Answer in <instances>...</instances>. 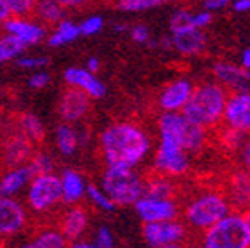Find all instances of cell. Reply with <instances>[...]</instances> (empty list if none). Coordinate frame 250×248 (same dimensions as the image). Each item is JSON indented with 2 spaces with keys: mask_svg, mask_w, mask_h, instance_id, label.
I'll return each mask as SVG.
<instances>
[{
  "mask_svg": "<svg viewBox=\"0 0 250 248\" xmlns=\"http://www.w3.org/2000/svg\"><path fill=\"white\" fill-rule=\"evenodd\" d=\"M168 2H181V0H155L156 7H158V5H165V4H168Z\"/></svg>",
  "mask_w": 250,
  "mask_h": 248,
  "instance_id": "obj_52",
  "label": "cell"
},
{
  "mask_svg": "<svg viewBox=\"0 0 250 248\" xmlns=\"http://www.w3.org/2000/svg\"><path fill=\"white\" fill-rule=\"evenodd\" d=\"M59 183H61V202L64 207L80 205L85 200L87 181L85 175L77 168H62L59 174Z\"/></svg>",
  "mask_w": 250,
  "mask_h": 248,
  "instance_id": "obj_21",
  "label": "cell"
},
{
  "mask_svg": "<svg viewBox=\"0 0 250 248\" xmlns=\"http://www.w3.org/2000/svg\"><path fill=\"white\" fill-rule=\"evenodd\" d=\"M129 28H130L129 24H125V23H117V24H115V30H117L118 33H124V31H127Z\"/></svg>",
  "mask_w": 250,
  "mask_h": 248,
  "instance_id": "obj_50",
  "label": "cell"
},
{
  "mask_svg": "<svg viewBox=\"0 0 250 248\" xmlns=\"http://www.w3.org/2000/svg\"><path fill=\"white\" fill-rule=\"evenodd\" d=\"M143 238L151 248H160L172 243H184L188 236V227L179 219L143 224Z\"/></svg>",
  "mask_w": 250,
  "mask_h": 248,
  "instance_id": "obj_12",
  "label": "cell"
},
{
  "mask_svg": "<svg viewBox=\"0 0 250 248\" xmlns=\"http://www.w3.org/2000/svg\"><path fill=\"white\" fill-rule=\"evenodd\" d=\"M99 186L117 207H129L145 193V177L136 168L106 167Z\"/></svg>",
  "mask_w": 250,
  "mask_h": 248,
  "instance_id": "obj_5",
  "label": "cell"
},
{
  "mask_svg": "<svg viewBox=\"0 0 250 248\" xmlns=\"http://www.w3.org/2000/svg\"><path fill=\"white\" fill-rule=\"evenodd\" d=\"M243 137L245 136H242L238 132L229 130L226 127H219V141H221V144L226 147L228 151H236L238 146L242 144Z\"/></svg>",
  "mask_w": 250,
  "mask_h": 248,
  "instance_id": "obj_35",
  "label": "cell"
},
{
  "mask_svg": "<svg viewBox=\"0 0 250 248\" xmlns=\"http://www.w3.org/2000/svg\"><path fill=\"white\" fill-rule=\"evenodd\" d=\"M94 247L96 248H117V240H115L113 231L108 226H99L94 234Z\"/></svg>",
  "mask_w": 250,
  "mask_h": 248,
  "instance_id": "obj_34",
  "label": "cell"
},
{
  "mask_svg": "<svg viewBox=\"0 0 250 248\" xmlns=\"http://www.w3.org/2000/svg\"><path fill=\"white\" fill-rule=\"evenodd\" d=\"M160 248H186L184 243H172V245H165V247H160Z\"/></svg>",
  "mask_w": 250,
  "mask_h": 248,
  "instance_id": "obj_51",
  "label": "cell"
},
{
  "mask_svg": "<svg viewBox=\"0 0 250 248\" xmlns=\"http://www.w3.org/2000/svg\"><path fill=\"white\" fill-rule=\"evenodd\" d=\"M66 248H96V247H94V243H90V241L75 240V241H70Z\"/></svg>",
  "mask_w": 250,
  "mask_h": 248,
  "instance_id": "obj_48",
  "label": "cell"
},
{
  "mask_svg": "<svg viewBox=\"0 0 250 248\" xmlns=\"http://www.w3.org/2000/svg\"><path fill=\"white\" fill-rule=\"evenodd\" d=\"M132 207L143 224L172 221V219L179 217V203L176 198L151 196V194L143 193Z\"/></svg>",
  "mask_w": 250,
  "mask_h": 248,
  "instance_id": "obj_10",
  "label": "cell"
},
{
  "mask_svg": "<svg viewBox=\"0 0 250 248\" xmlns=\"http://www.w3.org/2000/svg\"><path fill=\"white\" fill-rule=\"evenodd\" d=\"M33 16L39 20L42 26L54 28L56 24H59L64 20L66 9L61 7L56 0H39L35 5V11H33Z\"/></svg>",
  "mask_w": 250,
  "mask_h": 248,
  "instance_id": "obj_27",
  "label": "cell"
},
{
  "mask_svg": "<svg viewBox=\"0 0 250 248\" xmlns=\"http://www.w3.org/2000/svg\"><path fill=\"white\" fill-rule=\"evenodd\" d=\"M30 224V213L18 198L0 196V240L21 234Z\"/></svg>",
  "mask_w": 250,
  "mask_h": 248,
  "instance_id": "obj_11",
  "label": "cell"
},
{
  "mask_svg": "<svg viewBox=\"0 0 250 248\" xmlns=\"http://www.w3.org/2000/svg\"><path fill=\"white\" fill-rule=\"evenodd\" d=\"M85 70H89L90 73H98V71L101 70V61H99L98 58H89L87 59Z\"/></svg>",
  "mask_w": 250,
  "mask_h": 248,
  "instance_id": "obj_46",
  "label": "cell"
},
{
  "mask_svg": "<svg viewBox=\"0 0 250 248\" xmlns=\"http://www.w3.org/2000/svg\"><path fill=\"white\" fill-rule=\"evenodd\" d=\"M33 175L35 174H33L28 163L7 167V170L0 174V196L16 198L26 189Z\"/></svg>",
  "mask_w": 250,
  "mask_h": 248,
  "instance_id": "obj_22",
  "label": "cell"
},
{
  "mask_svg": "<svg viewBox=\"0 0 250 248\" xmlns=\"http://www.w3.org/2000/svg\"><path fill=\"white\" fill-rule=\"evenodd\" d=\"M2 30L9 35L16 37L26 47L37 45L45 39V26L33 21L31 18H14L11 16L7 21H4Z\"/></svg>",
  "mask_w": 250,
  "mask_h": 248,
  "instance_id": "obj_20",
  "label": "cell"
},
{
  "mask_svg": "<svg viewBox=\"0 0 250 248\" xmlns=\"http://www.w3.org/2000/svg\"><path fill=\"white\" fill-rule=\"evenodd\" d=\"M231 210L233 208L221 187H207L200 189L188 200L184 207V222L186 227L196 233H203L226 217Z\"/></svg>",
  "mask_w": 250,
  "mask_h": 248,
  "instance_id": "obj_3",
  "label": "cell"
},
{
  "mask_svg": "<svg viewBox=\"0 0 250 248\" xmlns=\"http://www.w3.org/2000/svg\"><path fill=\"white\" fill-rule=\"evenodd\" d=\"M191 168V155L184 151L179 144L167 139L158 141L156 151L153 155V172L167 175L170 179H179Z\"/></svg>",
  "mask_w": 250,
  "mask_h": 248,
  "instance_id": "obj_9",
  "label": "cell"
},
{
  "mask_svg": "<svg viewBox=\"0 0 250 248\" xmlns=\"http://www.w3.org/2000/svg\"><path fill=\"white\" fill-rule=\"evenodd\" d=\"M85 198L90 202V205L96 207L101 212H113L115 210V203L109 200V196L101 189V186L98 184H87V191H85Z\"/></svg>",
  "mask_w": 250,
  "mask_h": 248,
  "instance_id": "obj_31",
  "label": "cell"
},
{
  "mask_svg": "<svg viewBox=\"0 0 250 248\" xmlns=\"http://www.w3.org/2000/svg\"><path fill=\"white\" fill-rule=\"evenodd\" d=\"M78 37H80L78 24L70 20H62L61 23L54 26L51 35L47 37V43H49V47H62L77 40Z\"/></svg>",
  "mask_w": 250,
  "mask_h": 248,
  "instance_id": "obj_29",
  "label": "cell"
},
{
  "mask_svg": "<svg viewBox=\"0 0 250 248\" xmlns=\"http://www.w3.org/2000/svg\"><path fill=\"white\" fill-rule=\"evenodd\" d=\"M231 208L243 212L250 207V172L245 168L233 170L226 179L223 187Z\"/></svg>",
  "mask_w": 250,
  "mask_h": 248,
  "instance_id": "obj_17",
  "label": "cell"
},
{
  "mask_svg": "<svg viewBox=\"0 0 250 248\" xmlns=\"http://www.w3.org/2000/svg\"><path fill=\"white\" fill-rule=\"evenodd\" d=\"M16 127H18V132L21 136L26 137L33 146L40 144L45 137V127H43L42 120L33 113H20L16 118Z\"/></svg>",
  "mask_w": 250,
  "mask_h": 248,
  "instance_id": "obj_26",
  "label": "cell"
},
{
  "mask_svg": "<svg viewBox=\"0 0 250 248\" xmlns=\"http://www.w3.org/2000/svg\"><path fill=\"white\" fill-rule=\"evenodd\" d=\"M11 18V12H9L7 5L4 4V0H0V26L4 24V21H7Z\"/></svg>",
  "mask_w": 250,
  "mask_h": 248,
  "instance_id": "obj_49",
  "label": "cell"
},
{
  "mask_svg": "<svg viewBox=\"0 0 250 248\" xmlns=\"http://www.w3.org/2000/svg\"><path fill=\"white\" fill-rule=\"evenodd\" d=\"M0 35H2V26H0Z\"/></svg>",
  "mask_w": 250,
  "mask_h": 248,
  "instance_id": "obj_57",
  "label": "cell"
},
{
  "mask_svg": "<svg viewBox=\"0 0 250 248\" xmlns=\"http://www.w3.org/2000/svg\"><path fill=\"white\" fill-rule=\"evenodd\" d=\"M215 82L221 83L228 92H247L250 94V71L243 70L240 64L221 61L214 66Z\"/></svg>",
  "mask_w": 250,
  "mask_h": 248,
  "instance_id": "obj_18",
  "label": "cell"
},
{
  "mask_svg": "<svg viewBox=\"0 0 250 248\" xmlns=\"http://www.w3.org/2000/svg\"><path fill=\"white\" fill-rule=\"evenodd\" d=\"M228 94L229 92L217 82H202L195 85L189 101L181 113L203 130H217L223 124Z\"/></svg>",
  "mask_w": 250,
  "mask_h": 248,
  "instance_id": "obj_2",
  "label": "cell"
},
{
  "mask_svg": "<svg viewBox=\"0 0 250 248\" xmlns=\"http://www.w3.org/2000/svg\"><path fill=\"white\" fill-rule=\"evenodd\" d=\"M39 0H4L9 12L14 18H31Z\"/></svg>",
  "mask_w": 250,
  "mask_h": 248,
  "instance_id": "obj_33",
  "label": "cell"
},
{
  "mask_svg": "<svg viewBox=\"0 0 250 248\" xmlns=\"http://www.w3.org/2000/svg\"><path fill=\"white\" fill-rule=\"evenodd\" d=\"M243 217H245V221H247V224H249V227H250V207L247 210H243Z\"/></svg>",
  "mask_w": 250,
  "mask_h": 248,
  "instance_id": "obj_53",
  "label": "cell"
},
{
  "mask_svg": "<svg viewBox=\"0 0 250 248\" xmlns=\"http://www.w3.org/2000/svg\"><path fill=\"white\" fill-rule=\"evenodd\" d=\"M195 248H205V247H202V245H200V247H195Z\"/></svg>",
  "mask_w": 250,
  "mask_h": 248,
  "instance_id": "obj_56",
  "label": "cell"
},
{
  "mask_svg": "<svg viewBox=\"0 0 250 248\" xmlns=\"http://www.w3.org/2000/svg\"><path fill=\"white\" fill-rule=\"evenodd\" d=\"M205 248H250V227L242 212L231 210L226 217L202 233Z\"/></svg>",
  "mask_w": 250,
  "mask_h": 248,
  "instance_id": "obj_6",
  "label": "cell"
},
{
  "mask_svg": "<svg viewBox=\"0 0 250 248\" xmlns=\"http://www.w3.org/2000/svg\"><path fill=\"white\" fill-rule=\"evenodd\" d=\"M103 28H104V20H103L101 16H90V18H87V20H83L82 23L78 24L80 35L83 37L98 35Z\"/></svg>",
  "mask_w": 250,
  "mask_h": 248,
  "instance_id": "obj_38",
  "label": "cell"
},
{
  "mask_svg": "<svg viewBox=\"0 0 250 248\" xmlns=\"http://www.w3.org/2000/svg\"><path fill=\"white\" fill-rule=\"evenodd\" d=\"M59 205H62L59 175L54 172L33 175L28 187L24 189V207L28 213L35 217H47Z\"/></svg>",
  "mask_w": 250,
  "mask_h": 248,
  "instance_id": "obj_7",
  "label": "cell"
},
{
  "mask_svg": "<svg viewBox=\"0 0 250 248\" xmlns=\"http://www.w3.org/2000/svg\"><path fill=\"white\" fill-rule=\"evenodd\" d=\"M231 7L238 14H247L250 12V0H231Z\"/></svg>",
  "mask_w": 250,
  "mask_h": 248,
  "instance_id": "obj_44",
  "label": "cell"
},
{
  "mask_svg": "<svg viewBox=\"0 0 250 248\" xmlns=\"http://www.w3.org/2000/svg\"><path fill=\"white\" fill-rule=\"evenodd\" d=\"M33 151H35L33 144L16 130L14 134H11V136L4 139L0 156H2V162H4L5 167H14V165L28 163Z\"/></svg>",
  "mask_w": 250,
  "mask_h": 248,
  "instance_id": "obj_23",
  "label": "cell"
},
{
  "mask_svg": "<svg viewBox=\"0 0 250 248\" xmlns=\"http://www.w3.org/2000/svg\"><path fill=\"white\" fill-rule=\"evenodd\" d=\"M117 7L124 12H143L156 7L155 0H115Z\"/></svg>",
  "mask_w": 250,
  "mask_h": 248,
  "instance_id": "obj_37",
  "label": "cell"
},
{
  "mask_svg": "<svg viewBox=\"0 0 250 248\" xmlns=\"http://www.w3.org/2000/svg\"><path fill=\"white\" fill-rule=\"evenodd\" d=\"M98 149L104 167L137 168L151 151V137L137 122L118 120L99 134Z\"/></svg>",
  "mask_w": 250,
  "mask_h": 248,
  "instance_id": "obj_1",
  "label": "cell"
},
{
  "mask_svg": "<svg viewBox=\"0 0 250 248\" xmlns=\"http://www.w3.org/2000/svg\"><path fill=\"white\" fill-rule=\"evenodd\" d=\"M26 49L28 47L21 40L16 39V37L9 35V33L0 35V64H5L9 61H16Z\"/></svg>",
  "mask_w": 250,
  "mask_h": 248,
  "instance_id": "obj_30",
  "label": "cell"
},
{
  "mask_svg": "<svg viewBox=\"0 0 250 248\" xmlns=\"http://www.w3.org/2000/svg\"><path fill=\"white\" fill-rule=\"evenodd\" d=\"M56 2L64 9H78V7L87 5L90 0H56Z\"/></svg>",
  "mask_w": 250,
  "mask_h": 248,
  "instance_id": "obj_45",
  "label": "cell"
},
{
  "mask_svg": "<svg viewBox=\"0 0 250 248\" xmlns=\"http://www.w3.org/2000/svg\"><path fill=\"white\" fill-rule=\"evenodd\" d=\"M90 99L85 92L75 89V87H64L58 101V113L61 122L78 125L87 118L90 113Z\"/></svg>",
  "mask_w": 250,
  "mask_h": 248,
  "instance_id": "obj_14",
  "label": "cell"
},
{
  "mask_svg": "<svg viewBox=\"0 0 250 248\" xmlns=\"http://www.w3.org/2000/svg\"><path fill=\"white\" fill-rule=\"evenodd\" d=\"M49 62H51L49 58H43V56H20L16 59V64L26 71H39L45 68Z\"/></svg>",
  "mask_w": 250,
  "mask_h": 248,
  "instance_id": "obj_36",
  "label": "cell"
},
{
  "mask_svg": "<svg viewBox=\"0 0 250 248\" xmlns=\"http://www.w3.org/2000/svg\"><path fill=\"white\" fill-rule=\"evenodd\" d=\"M226 127L247 136L250 134V94L247 92H229L224 106L223 124Z\"/></svg>",
  "mask_w": 250,
  "mask_h": 248,
  "instance_id": "obj_13",
  "label": "cell"
},
{
  "mask_svg": "<svg viewBox=\"0 0 250 248\" xmlns=\"http://www.w3.org/2000/svg\"><path fill=\"white\" fill-rule=\"evenodd\" d=\"M62 78H64V83L68 87H75V89L85 92L92 101L103 99L106 96V85L96 77V73H90L85 68L70 66V68H66Z\"/></svg>",
  "mask_w": 250,
  "mask_h": 248,
  "instance_id": "obj_19",
  "label": "cell"
},
{
  "mask_svg": "<svg viewBox=\"0 0 250 248\" xmlns=\"http://www.w3.org/2000/svg\"><path fill=\"white\" fill-rule=\"evenodd\" d=\"M68 240L62 236L58 227L43 226L37 233H33L26 241L21 243L20 248H66Z\"/></svg>",
  "mask_w": 250,
  "mask_h": 248,
  "instance_id": "obj_25",
  "label": "cell"
},
{
  "mask_svg": "<svg viewBox=\"0 0 250 248\" xmlns=\"http://www.w3.org/2000/svg\"><path fill=\"white\" fill-rule=\"evenodd\" d=\"M214 16L208 11H191V24L198 30H205V28L210 26Z\"/></svg>",
  "mask_w": 250,
  "mask_h": 248,
  "instance_id": "obj_41",
  "label": "cell"
},
{
  "mask_svg": "<svg viewBox=\"0 0 250 248\" xmlns=\"http://www.w3.org/2000/svg\"><path fill=\"white\" fill-rule=\"evenodd\" d=\"M28 165H30V168L33 170L35 175L51 174V172H54V168H56L54 158H52L51 153H47V151H33L31 158L28 160Z\"/></svg>",
  "mask_w": 250,
  "mask_h": 248,
  "instance_id": "obj_32",
  "label": "cell"
},
{
  "mask_svg": "<svg viewBox=\"0 0 250 248\" xmlns=\"http://www.w3.org/2000/svg\"><path fill=\"white\" fill-rule=\"evenodd\" d=\"M54 144L61 156H64V158L73 156L82 147L77 125L66 124V122L58 124V127L54 128Z\"/></svg>",
  "mask_w": 250,
  "mask_h": 248,
  "instance_id": "obj_24",
  "label": "cell"
},
{
  "mask_svg": "<svg viewBox=\"0 0 250 248\" xmlns=\"http://www.w3.org/2000/svg\"><path fill=\"white\" fill-rule=\"evenodd\" d=\"M129 30H130V39L136 43H139V45L156 47V42L151 40V33H149V28L146 26V24H134Z\"/></svg>",
  "mask_w": 250,
  "mask_h": 248,
  "instance_id": "obj_39",
  "label": "cell"
},
{
  "mask_svg": "<svg viewBox=\"0 0 250 248\" xmlns=\"http://www.w3.org/2000/svg\"><path fill=\"white\" fill-rule=\"evenodd\" d=\"M195 89L189 78H176V80L168 82L167 85L160 90L156 103L162 113H181L184 106L188 104L189 97Z\"/></svg>",
  "mask_w": 250,
  "mask_h": 248,
  "instance_id": "obj_15",
  "label": "cell"
},
{
  "mask_svg": "<svg viewBox=\"0 0 250 248\" xmlns=\"http://www.w3.org/2000/svg\"><path fill=\"white\" fill-rule=\"evenodd\" d=\"M229 5H231V0H202V9L212 12V14L219 11H224Z\"/></svg>",
  "mask_w": 250,
  "mask_h": 248,
  "instance_id": "obj_43",
  "label": "cell"
},
{
  "mask_svg": "<svg viewBox=\"0 0 250 248\" xmlns=\"http://www.w3.org/2000/svg\"><path fill=\"white\" fill-rule=\"evenodd\" d=\"M236 153H238V160H240L242 168L250 172V134H247V136L243 137L242 144L238 146Z\"/></svg>",
  "mask_w": 250,
  "mask_h": 248,
  "instance_id": "obj_42",
  "label": "cell"
},
{
  "mask_svg": "<svg viewBox=\"0 0 250 248\" xmlns=\"http://www.w3.org/2000/svg\"><path fill=\"white\" fill-rule=\"evenodd\" d=\"M240 66L243 70L250 71V47H247L245 51L242 52V56H240Z\"/></svg>",
  "mask_w": 250,
  "mask_h": 248,
  "instance_id": "obj_47",
  "label": "cell"
},
{
  "mask_svg": "<svg viewBox=\"0 0 250 248\" xmlns=\"http://www.w3.org/2000/svg\"><path fill=\"white\" fill-rule=\"evenodd\" d=\"M90 224V213L83 205H71L62 210V213L58 217L56 227L66 238L68 243L75 240H82V236L87 233Z\"/></svg>",
  "mask_w": 250,
  "mask_h": 248,
  "instance_id": "obj_16",
  "label": "cell"
},
{
  "mask_svg": "<svg viewBox=\"0 0 250 248\" xmlns=\"http://www.w3.org/2000/svg\"><path fill=\"white\" fill-rule=\"evenodd\" d=\"M51 80L52 77L47 71H35V73L28 78V87L33 90H42L51 85Z\"/></svg>",
  "mask_w": 250,
  "mask_h": 248,
  "instance_id": "obj_40",
  "label": "cell"
},
{
  "mask_svg": "<svg viewBox=\"0 0 250 248\" xmlns=\"http://www.w3.org/2000/svg\"><path fill=\"white\" fill-rule=\"evenodd\" d=\"M0 248H5V245H4V240H0Z\"/></svg>",
  "mask_w": 250,
  "mask_h": 248,
  "instance_id": "obj_54",
  "label": "cell"
},
{
  "mask_svg": "<svg viewBox=\"0 0 250 248\" xmlns=\"http://www.w3.org/2000/svg\"><path fill=\"white\" fill-rule=\"evenodd\" d=\"M170 47L181 56H198L207 49V35L191 24V11L177 9L168 21Z\"/></svg>",
  "mask_w": 250,
  "mask_h": 248,
  "instance_id": "obj_8",
  "label": "cell"
},
{
  "mask_svg": "<svg viewBox=\"0 0 250 248\" xmlns=\"http://www.w3.org/2000/svg\"><path fill=\"white\" fill-rule=\"evenodd\" d=\"M158 139H167L179 144L189 155L202 153L208 143V132L203 130L183 113H162L156 122Z\"/></svg>",
  "mask_w": 250,
  "mask_h": 248,
  "instance_id": "obj_4",
  "label": "cell"
},
{
  "mask_svg": "<svg viewBox=\"0 0 250 248\" xmlns=\"http://www.w3.org/2000/svg\"><path fill=\"white\" fill-rule=\"evenodd\" d=\"M2 92H4V89H2V85H0V97H2Z\"/></svg>",
  "mask_w": 250,
  "mask_h": 248,
  "instance_id": "obj_55",
  "label": "cell"
},
{
  "mask_svg": "<svg viewBox=\"0 0 250 248\" xmlns=\"http://www.w3.org/2000/svg\"><path fill=\"white\" fill-rule=\"evenodd\" d=\"M176 183L174 179L162 175L158 172H151L145 177V194L162 198H176Z\"/></svg>",
  "mask_w": 250,
  "mask_h": 248,
  "instance_id": "obj_28",
  "label": "cell"
}]
</instances>
